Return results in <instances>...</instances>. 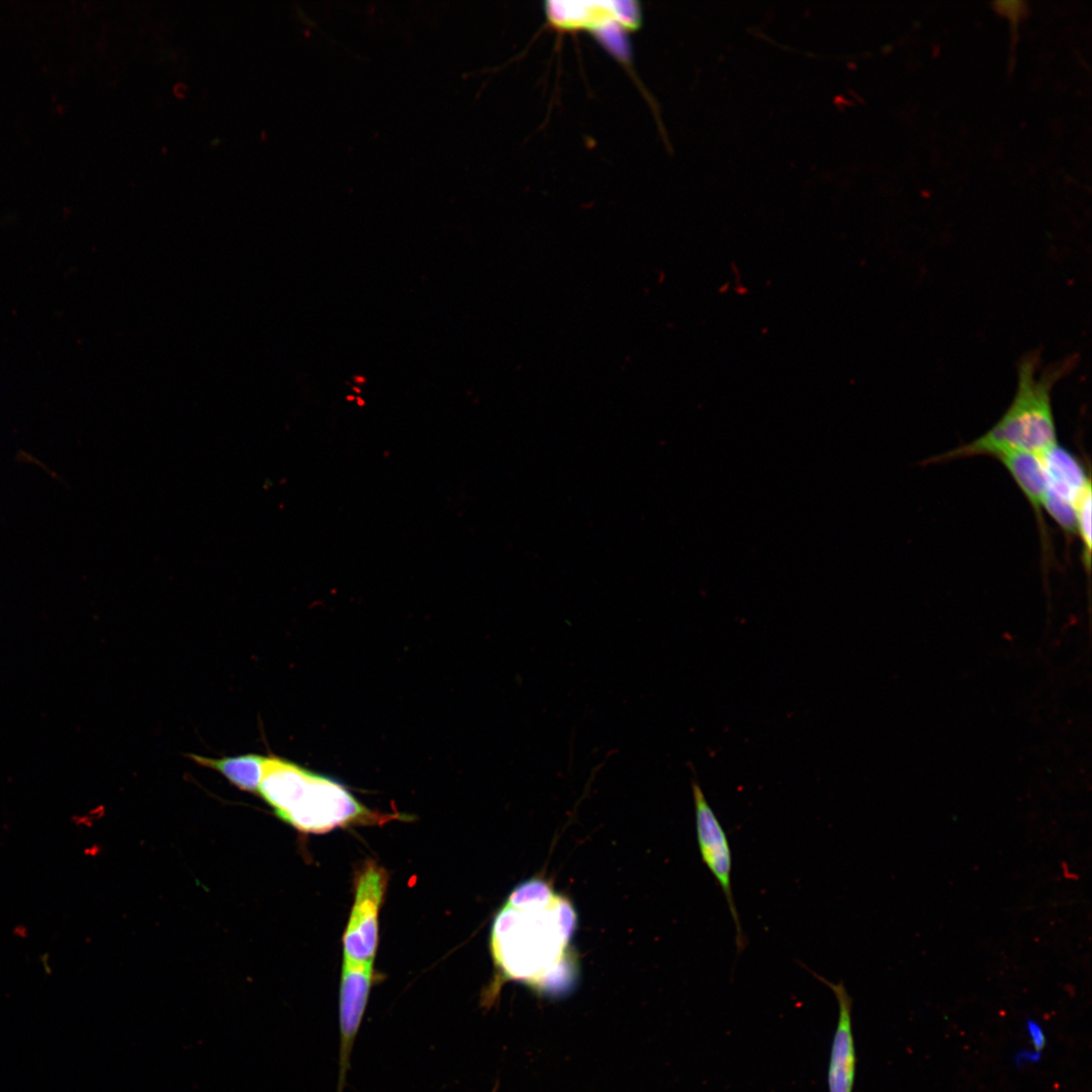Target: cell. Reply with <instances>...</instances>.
Masks as SVG:
<instances>
[{
	"mask_svg": "<svg viewBox=\"0 0 1092 1092\" xmlns=\"http://www.w3.org/2000/svg\"><path fill=\"white\" fill-rule=\"evenodd\" d=\"M692 793L699 851L703 862L714 876L725 896L736 928V947L739 954L745 948L747 941L741 928L732 893V852L727 833L695 779L692 782Z\"/></svg>",
	"mask_w": 1092,
	"mask_h": 1092,
	"instance_id": "5",
	"label": "cell"
},
{
	"mask_svg": "<svg viewBox=\"0 0 1092 1092\" xmlns=\"http://www.w3.org/2000/svg\"><path fill=\"white\" fill-rule=\"evenodd\" d=\"M188 756L202 766L217 770L233 785L250 793L258 792L267 757L258 754L221 758L197 754H188Z\"/></svg>",
	"mask_w": 1092,
	"mask_h": 1092,
	"instance_id": "9",
	"label": "cell"
},
{
	"mask_svg": "<svg viewBox=\"0 0 1092 1092\" xmlns=\"http://www.w3.org/2000/svg\"><path fill=\"white\" fill-rule=\"evenodd\" d=\"M1091 484L1086 487L1077 500L1076 510V535L1082 544V561L1087 574L1091 567Z\"/></svg>",
	"mask_w": 1092,
	"mask_h": 1092,
	"instance_id": "10",
	"label": "cell"
},
{
	"mask_svg": "<svg viewBox=\"0 0 1092 1092\" xmlns=\"http://www.w3.org/2000/svg\"><path fill=\"white\" fill-rule=\"evenodd\" d=\"M258 792L277 817L304 833L381 824L395 817L365 807L334 779L277 756L266 757Z\"/></svg>",
	"mask_w": 1092,
	"mask_h": 1092,
	"instance_id": "3",
	"label": "cell"
},
{
	"mask_svg": "<svg viewBox=\"0 0 1092 1092\" xmlns=\"http://www.w3.org/2000/svg\"><path fill=\"white\" fill-rule=\"evenodd\" d=\"M997 459L1027 498L1036 516L1038 527L1044 534L1041 513L1046 492V478L1040 457L1029 453H1012L1002 455Z\"/></svg>",
	"mask_w": 1092,
	"mask_h": 1092,
	"instance_id": "8",
	"label": "cell"
},
{
	"mask_svg": "<svg viewBox=\"0 0 1092 1092\" xmlns=\"http://www.w3.org/2000/svg\"><path fill=\"white\" fill-rule=\"evenodd\" d=\"M575 926L571 904L543 881H528L509 897L492 923L490 947L498 977L483 995L491 1006L505 981H519L540 995L572 987L569 940Z\"/></svg>",
	"mask_w": 1092,
	"mask_h": 1092,
	"instance_id": "1",
	"label": "cell"
},
{
	"mask_svg": "<svg viewBox=\"0 0 1092 1092\" xmlns=\"http://www.w3.org/2000/svg\"><path fill=\"white\" fill-rule=\"evenodd\" d=\"M388 874L374 860L357 873L355 899L343 935L344 960L373 965L378 945V918Z\"/></svg>",
	"mask_w": 1092,
	"mask_h": 1092,
	"instance_id": "4",
	"label": "cell"
},
{
	"mask_svg": "<svg viewBox=\"0 0 1092 1092\" xmlns=\"http://www.w3.org/2000/svg\"><path fill=\"white\" fill-rule=\"evenodd\" d=\"M1039 457L1045 473L1046 491L1075 507L1082 492L1091 484L1081 462L1058 444Z\"/></svg>",
	"mask_w": 1092,
	"mask_h": 1092,
	"instance_id": "7",
	"label": "cell"
},
{
	"mask_svg": "<svg viewBox=\"0 0 1092 1092\" xmlns=\"http://www.w3.org/2000/svg\"><path fill=\"white\" fill-rule=\"evenodd\" d=\"M994 7L997 12L1010 17L1014 22L1026 14V5L1022 1H998L994 3Z\"/></svg>",
	"mask_w": 1092,
	"mask_h": 1092,
	"instance_id": "12",
	"label": "cell"
},
{
	"mask_svg": "<svg viewBox=\"0 0 1092 1092\" xmlns=\"http://www.w3.org/2000/svg\"><path fill=\"white\" fill-rule=\"evenodd\" d=\"M1028 1027H1029V1032L1031 1034V1038L1033 1040L1034 1045L1038 1050L1041 1049L1042 1045L1044 1044V1036L1042 1035V1032H1041L1039 1026L1034 1022H1029Z\"/></svg>",
	"mask_w": 1092,
	"mask_h": 1092,
	"instance_id": "13",
	"label": "cell"
},
{
	"mask_svg": "<svg viewBox=\"0 0 1092 1092\" xmlns=\"http://www.w3.org/2000/svg\"><path fill=\"white\" fill-rule=\"evenodd\" d=\"M1074 365L1071 358L1040 368V356L1032 351L1018 364L1015 395L1000 420L969 444L929 461L946 462L974 456L998 458L1012 453L1041 455L1057 445L1052 408V389Z\"/></svg>",
	"mask_w": 1092,
	"mask_h": 1092,
	"instance_id": "2",
	"label": "cell"
},
{
	"mask_svg": "<svg viewBox=\"0 0 1092 1092\" xmlns=\"http://www.w3.org/2000/svg\"><path fill=\"white\" fill-rule=\"evenodd\" d=\"M1043 509H1045L1067 535L1071 536L1076 534V510L1073 505L1066 503L1046 491L1043 500Z\"/></svg>",
	"mask_w": 1092,
	"mask_h": 1092,
	"instance_id": "11",
	"label": "cell"
},
{
	"mask_svg": "<svg viewBox=\"0 0 1092 1092\" xmlns=\"http://www.w3.org/2000/svg\"><path fill=\"white\" fill-rule=\"evenodd\" d=\"M802 966L833 992L838 1005L827 1068L828 1092H852L856 1065L851 1018L852 999L842 981L832 983L803 964Z\"/></svg>",
	"mask_w": 1092,
	"mask_h": 1092,
	"instance_id": "6",
	"label": "cell"
}]
</instances>
